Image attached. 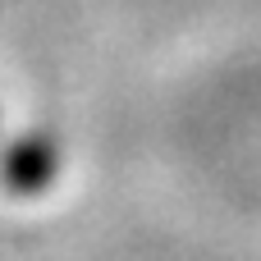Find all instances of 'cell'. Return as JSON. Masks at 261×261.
<instances>
[{"mask_svg": "<svg viewBox=\"0 0 261 261\" xmlns=\"http://www.w3.org/2000/svg\"><path fill=\"white\" fill-rule=\"evenodd\" d=\"M64 147L50 128H18L0 138V184L14 197H37L60 179Z\"/></svg>", "mask_w": 261, "mask_h": 261, "instance_id": "obj_1", "label": "cell"}, {"mask_svg": "<svg viewBox=\"0 0 261 261\" xmlns=\"http://www.w3.org/2000/svg\"><path fill=\"white\" fill-rule=\"evenodd\" d=\"M0 138H5V128H0Z\"/></svg>", "mask_w": 261, "mask_h": 261, "instance_id": "obj_2", "label": "cell"}]
</instances>
